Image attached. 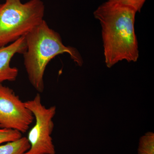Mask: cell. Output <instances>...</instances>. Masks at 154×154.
I'll return each mask as SVG.
<instances>
[{
    "instance_id": "9",
    "label": "cell",
    "mask_w": 154,
    "mask_h": 154,
    "mask_svg": "<svg viewBox=\"0 0 154 154\" xmlns=\"http://www.w3.org/2000/svg\"><path fill=\"white\" fill-rule=\"evenodd\" d=\"M22 137V133L19 131L0 128V145L17 140Z\"/></svg>"
},
{
    "instance_id": "1",
    "label": "cell",
    "mask_w": 154,
    "mask_h": 154,
    "mask_svg": "<svg viewBox=\"0 0 154 154\" xmlns=\"http://www.w3.org/2000/svg\"><path fill=\"white\" fill-rule=\"evenodd\" d=\"M133 9L109 1L94 11L102 26L105 63L110 68L120 61L136 62L139 56Z\"/></svg>"
},
{
    "instance_id": "2",
    "label": "cell",
    "mask_w": 154,
    "mask_h": 154,
    "mask_svg": "<svg viewBox=\"0 0 154 154\" xmlns=\"http://www.w3.org/2000/svg\"><path fill=\"white\" fill-rule=\"evenodd\" d=\"M27 49L23 54L24 63L28 80L38 93L44 90V75L48 64L59 54L68 53L77 65L82 66V57L74 48L63 43L59 33L43 21L25 36Z\"/></svg>"
},
{
    "instance_id": "7",
    "label": "cell",
    "mask_w": 154,
    "mask_h": 154,
    "mask_svg": "<svg viewBox=\"0 0 154 154\" xmlns=\"http://www.w3.org/2000/svg\"><path fill=\"white\" fill-rule=\"evenodd\" d=\"M30 144L27 137H22L0 145V154H24L29 150Z\"/></svg>"
},
{
    "instance_id": "8",
    "label": "cell",
    "mask_w": 154,
    "mask_h": 154,
    "mask_svg": "<svg viewBox=\"0 0 154 154\" xmlns=\"http://www.w3.org/2000/svg\"><path fill=\"white\" fill-rule=\"evenodd\" d=\"M138 154H154V133H146L140 138Z\"/></svg>"
},
{
    "instance_id": "4",
    "label": "cell",
    "mask_w": 154,
    "mask_h": 154,
    "mask_svg": "<svg viewBox=\"0 0 154 154\" xmlns=\"http://www.w3.org/2000/svg\"><path fill=\"white\" fill-rule=\"evenodd\" d=\"M25 103L33 113L35 123L27 137L30 149L24 154H56L51 135L54 128L53 119L56 113V107H45L42 103L39 93Z\"/></svg>"
},
{
    "instance_id": "5",
    "label": "cell",
    "mask_w": 154,
    "mask_h": 154,
    "mask_svg": "<svg viewBox=\"0 0 154 154\" xmlns=\"http://www.w3.org/2000/svg\"><path fill=\"white\" fill-rule=\"evenodd\" d=\"M34 119L25 102L12 89L0 84V128L25 133Z\"/></svg>"
},
{
    "instance_id": "10",
    "label": "cell",
    "mask_w": 154,
    "mask_h": 154,
    "mask_svg": "<svg viewBox=\"0 0 154 154\" xmlns=\"http://www.w3.org/2000/svg\"><path fill=\"white\" fill-rule=\"evenodd\" d=\"M110 2L120 4L131 8L136 12H140L146 0H108Z\"/></svg>"
},
{
    "instance_id": "6",
    "label": "cell",
    "mask_w": 154,
    "mask_h": 154,
    "mask_svg": "<svg viewBox=\"0 0 154 154\" xmlns=\"http://www.w3.org/2000/svg\"><path fill=\"white\" fill-rule=\"evenodd\" d=\"M27 49L25 36L5 46L0 47V84L5 82H14L19 70L10 65L11 59L17 54H23Z\"/></svg>"
},
{
    "instance_id": "3",
    "label": "cell",
    "mask_w": 154,
    "mask_h": 154,
    "mask_svg": "<svg viewBox=\"0 0 154 154\" xmlns=\"http://www.w3.org/2000/svg\"><path fill=\"white\" fill-rule=\"evenodd\" d=\"M44 3L41 0H6L0 5V47L25 36L44 21Z\"/></svg>"
}]
</instances>
